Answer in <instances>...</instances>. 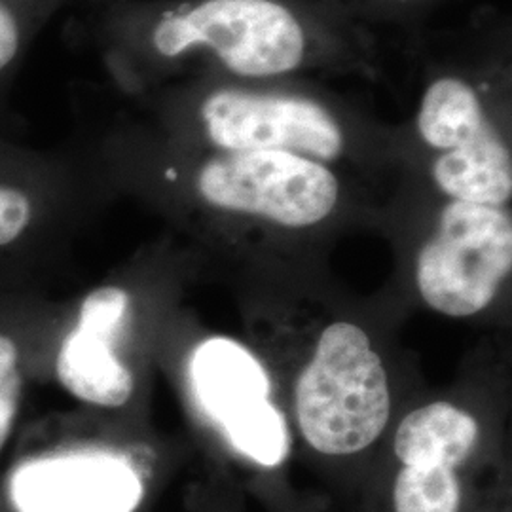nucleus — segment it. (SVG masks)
Returning a JSON list of instances; mask_svg holds the SVG:
<instances>
[{
	"label": "nucleus",
	"instance_id": "39448f33",
	"mask_svg": "<svg viewBox=\"0 0 512 512\" xmlns=\"http://www.w3.org/2000/svg\"><path fill=\"white\" fill-rule=\"evenodd\" d=\"M198 116L205 137L224 152L275 150L323 162L344 148L336 118L298 95L220 90L203 99Z\"/></svg>",
	"mask_w": 512,
	"mask_h": 512
},
{
	"label": "nucleus",
	"instance_id": "9b49d317",
	"mask_svg": "<svg viewBox=\"0 0 512 512\" xmlns=\"http://www.w3.org/2000/svg\"><path fill=\"white\" fill-rule=\"evenodd\" d=\"M433 179L454 202L503 207L512 196L511 150L501 135L473 147L442 152Z\"/></svg>",
	"mask_w": 512,
	"mask_h": 512
},
{
	"label": "nucleus",
	"instance_id": "423d86ee",
	"mask_svg": "<svg viewBox=\"0 0 512 512\" xmlns=\"http://www.w3.org/2000/svg\"><path fill=\"white\" fill-rule=\"evenodd\" d=\"M18 512H133L143 480L128 459L105 450H78L21 463L10 478Z\"/></svg>",
	"mask_w": 512,
	"mask_h": 512
},
{
	"label": "nucleus",
	"instance_id": "4468645a",
	"mask_svg": "<svg viewBox=\"0 0 512 512\" xmlns=\"http://www.w3.org/2000/svg\"><path fill=\"white\" fill-rule=\"evenodd\" d=\"M395 512H459L461 484L450 469L403 467L393 488Z\"/></svg>",
	"mask_w": 512,
	"mask_h": 512
},
{
	"label": "nucleus",
	"instance_id": "f257e3e1",
	"mask_svg": "<svg viewBox=\"0 0 512 512\" xmlns=\"http://www.w3.org/2000/svg\"><path fill=\"white\" fill-rule=\"evenodd\" d=\"M118 63L167 67L194 50L217 55L232 73L268 78L293 73L308 50L304 25L275 0H200L116 18Z\"/></svg>",
	"mask_w": 512,
	"mask_h": 512
},
{
	"label": "nucleus",
	"instance_id": "2eb2a0df",
	"mask_svg": "<svg viewBox=\"0 0 512 512\" xmlns=\"http://www.w3.org/2000/svg\"><path fill=\"white\" fill-rule=\"evenodd\" d=\"M38 200L27 184L0 175V247L25 238L35 226Z\"/></svg>",
	"mask_w": 512,
	"mask_h": 512
},
{
	"label": "nucleus",
	"instance_id": "ddd939ff",
	"mask_svg": "<svg viewBox=\"0 0 512 512\" xmlns=\"http://www.w3.org/2000/svg\"><path fill=\"white\" fill-rule=\"evenodd\" d=\"M220 427L239 454L253 459L258 465L275 467L289 456V427L270 399L245 406L222 421Z\"/></svg>",
	"mask_w": 512,
	"mask_h": 512
},
{
	"label": "nucleus",
	"instance_id": "f8f14e48",
	"mask_svg": "<svg viewBox=\"0 0 512 512\" xmlns=\"http://www.w3.org/2000/svg\"><path fill=\"white\" fill-rule=\"evenodd\" d=\"M71 2L73 0H0V101L38 35L55 14Z\"/></svg>",
	"mask_w": 512,
	"mask_h": 512
},
{
	"label": "nucleus",
	"instance_id": "0eeeda50",
	"mask_svg": "<svg viewBox=\"0 0 512 512\" xmlns=\"http://www.w3.org/2000/svg\"><path fill=\"white\" fill-rule=\"evenodd\" d=\"M128 313L129 294L120 287H101L82 302L55 365L59 382L76 399L105 408L128 403L135 382L114 351Z\"/></svg>",
	"mask_w": 512,
	"mask_h": 512
},
{
	"label": "nucleus",
	"instance_id": "9d476101",
	"mask_svg": "<svg viewBox=\"0 0 512 512\" xmlns=\"http://www.w3.org/2000/svg\"><path fill=\"white\" fill-rule=\"evenodd\" d=\"M418 133L440 152L473 147L499 135L475 88L458 76H440L423 93Z\"/></svg>",
	"mask_w": 512,
	"mask_h": 512
},
{
	"label": "nucleus",
	"instance_id": "f03ea898",
	"mask_svg": "<svg viewBox=\"0 0 512 512\" xmlns=\"http://www.w3.org/2000/svg\"><path fill=\"white\" fill-rule=\"evenodd\" d=\"M294 397L304 439L325 456L365 450L391 412L384 363L365 330L346 321L323 330Z\"/></svg>",
	"mask_w": 512,
	"mask_h": 512
},
{
	"label": "nucleus",
	"instance_id": "6e6552de",
	"mask_svg": "<svg viewBox=\"0 0 512 512\" xmlns=\"http://www.w3.org/2000/svg\"><path fill=\"white\" fill-rule=\"evenodd\" d=\"M190 384L203 412L217 423L270 397V378L247 348L230 338H209L192 353Z\"/></svg>",
	"mask_w": 512,
	"mask_h": 512
},
{
	"label": "nucleus",
	"instance_id": "dca6fc26",
	"mask_svg": "<svg viewBox=\"0 0 512 512\" xmlns=\"http://www.w3.org/2000/svg\"><path fill=\"white\" fill-rule=\"evenodd\" d=\"M21 365L18 346L0 334V450L12 433L21 399Z\"/></svg>",
	"mask_w": 512,
	"mask_h": 512
},
{
	"label": "nucleus",
	"instance_id": "1a4fd4ad",
	"mask_svg": "<svg viewBox=\"0 0 512 512\" xmlns=\"http://www.w3.org/2000/svg\"><path fill=\"white\" fill-rule=\"evenodd\" d=\"M478 423L448 403H433L410 412L395 435V454L403 467H440L454 471L473 452Z\"/></svg>",
	"mask_w": 512,
	"mask_h": 512
},
{
	"label": "nucleus",
	"instance_id": "7ed1b4c3",
	"mask_svg": "<svg viewBox=\"0 0 512 512\" xmlns=\"http://www.w3.org/2000/svg\"><path fill=\"white\" fill-rule=\"evenodd\" d=\"M511 268V215L503 207L452 200L421 247L416 281L429 308L471 317L492 304Z\"/></svg>",
	"mask_w": 512,
	"mask_h": 512
},
{
	"label": "nucleus",
	"instance_id": "20e7f679",
	"mask_svg": "<svg viewBox=\"0 0 512 512\" xmlns=\"http://www.w3.org/2000/svg\"><path fill=\"white\" fill-rule=\"evenodd\" d=\"M203 202L224 211L306 228L327 219L338 203V179L329 167L291 152H226L198 169Z\"/></svg>",
	"mask_w": 512,
	"mask_h": 512
}]
</instances>
